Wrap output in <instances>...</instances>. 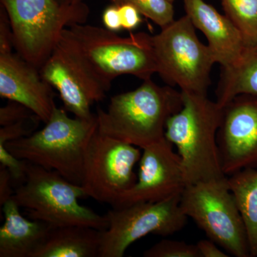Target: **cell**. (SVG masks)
<instances>
[{"mask_svg": "<svg viewBox=\"0 0 257 257\" xmlns=\"http://www.w3.org/2000/svg\"><path fill=\"white\" fill-rule=\"evenodd\" d=\"M15 192L11 174L6 167L0 165V205L12 199Z\"/></svg>", "mask_w": 257, "mask_h": 257, "instance_id": "28", "label": "cell"}, {"mask_svg": "<svg viewBox=\"0 0 257 257\" xmlns=\"http://www.w3.org/2000/svg\"><path fill=\"white\" fill-rule=\"evenodd\" d=\"M186 15L196 29L204 34L207 45L221 67L237 62L246 50L239 29L204 0H184Z\"/></svg>", "mask_w": 257, "mask_h": 257, "instance_id": "14", "label": "cell"}, {"mask_svg": "<svg viewBox=\"0 0 257 257\" xmlns=\"http://www.w3.org/2000/svg\"><path fill=\"white\" fill-rule=\"evenodd\" d=\"M180 207L209 239L229 254L251 257L246 225L227 177L186 186L181 194Z\"/></svg>", "mask_w": 257, "mask_h": 257, "instance_id": "8", "label": "cell"}, {"mask_svg": "<svg viewBox=\"0 0 257 257\" xmlns=\"http://www.w3.org/2000/svg\"><path fill=\"white\" fill-rule=\"evenodd\" d=\"M85 197L82 186L55 171L29 163L26 179L15 189L12 199L27 211L30 219L52 228L83 226L104 231L109 226L106 215L81 205L79 199Z\"/></svg>", "mask_w": 257, "mask_h": 257, "instance_id": "6", "label": "cell"}, {"mask_svg": "<svg viewBox=\"0 0 257 257\" xmlns=\"http://www.w3.org/2000/svg\"><path fill=\"white\" fill-rule=\"evenodd\" d=\"M145 257H201L196 244L163 239L147 249Z\"/></svg>", "mask_w": 257, "mask_h": 257, "instance_id": "22", "label": "cell"}, {"mask_svg": "<svg viewBox=\"0 0 257 257\" xmlns=\"http://www.w3.org/2000/svg\"><path fill=\"white\" fill-rule=\"evenodd\" d=\"M183 103L182 91L147 79L135 90L112 96L107 110L98 108V130L143 149L165 138L167 121Z\"/></svg>", "mask_w": 257, "mask_h": 257, "instance_id": "3", "label": "cell"}, {"mask_svg": "<svg viewBox=\"0 0 257 257\" xmlns=\"http://www.w3.org/2000/svg\"><path fill=\"white\" fill-rule=\"evenodd\" d=\"M82 74L96 102L102 101L115 78L131 74L147 80L157 73L152 36L123 37L107 29L77 24L64 29L57 45Z\"/></svg>", "mask_w": 257, "mask_h": 257, "instance_id": "1", "label": "cell"}, {"mask_svg": "<svg viewBox=\"0 0 257 257\" xmlns=\"http://www.w3.org/2000/svg\"><path fill=\"white\" fill-rule=\"evenodd\" d=\"M29 162L13 155L3 144H0V165L11 174L15 189L24 183L28 175Z\"/></svg>", "mask_w": 257, "mask_h": 257, "instance_id": "23", "label": "cell"}, {"mask_svg": "<svg viewBox=\"0 0 257 257\" xmlns=\"http://www.w3.org/2000/svg\"><path fill=\"white\" fill-rule=\"evenodd\" d=\"M103 23L106 29L112 32L119 31L121 27L119 7L112 5L104 10L102 15Z\"/></svg>", "mask_w": 257, "mask_h": 257, "instance_id": "29", "label": "cell"}, {"mask_svg": "<svg viewBox=\"0 0 257 257\" xmlns=\"http://www.w3.org/2000/svg\"><path fill=\"white\" fill-rule=\"evenodd\" d=\"M157 73L183 92L207 94L215 59L199 40L188 15L175 20L152 36Z\"/></svg>", "mask_w": 257, "mask_h": 257, "instance_id": "7", "label": "cell"}, {"mask_svg": "<svg viewBox=\"0 0 257 257\" xmlns=\"http://www.w3.org/2000/svg\"><path fill=\"white\" fill-rule=\"evenodd\" d=\"M169 2H170V3H173L175 1V0H168Z\"/></svg>", "mask_w": 257, "mask_h": 257, "instance_id": "32", "label": "cell"}, {"mask_svg": "<svg viewBox=\"0 0 257 257\" xmlns=\"http://www.w3.org/2000/svg\"><path fill=\"white\" fill-rule=\"evenodd\" d=\"M9 18L18 55L40 70L58 45L64 29L84 24L89 8L84 3L57 0H1Z\"/></svg>", "mask_w": 257, "mask_h": 257, "instance_id": "5", "label": "cell"}, {"mask_svg": "<svg viewBox=\"0 0 257 257\" xmlns=\"http://www.w3.org/2000/svg\"><path fill=\"white\" fill-rule=\"evenodd\" d=\"M2 209L5 222L0 227V257H33L53 228L42 221L26 219L12 199Z\"/></svg>", "mask_w": 257, "mask_h": 257, "instance_id": "16", "label": "cell"}, {"mask_svg": "<svg viewBox=\"0 0 257 257\" xmlns=\"http://www.w3.org/2000/svg\"><path fill=\"white\" fill-rule=\"evenodd\" d=\"M240 94L257 96V48L246 49L237 62L221 67L216 102L223 107Z\"/></svg>", "mask_w": 257, "mask_h": 257, "instance_id": "18", "label": "cell"}, {"mask_svg": "<svg viewBox=\"0 0 257 257\" xmlns=\"http://www.w3.org/2000/svg\"><path fill=\"white\" fill-rule=\"evenodd\" d=\"M181 195L156 202H138L105 214L109 226L102 231L99 257H122L128 246L150 234L170 236L183 229L187 217Z\"/></svg>", "mask_w": 257, "mask_h": 257, "instance_id": "9", "label": "cell"}, {"mask_svg": "<svg viewBox=\"0 0 257 257\" xmlns=\"http://www.w3.org/2000/svg\"><path fill=\"white\" fill-rule=\"evenodd\" d=\"M217 143L226 176L257 168V96L240 94L223 106Z\"/></svg>", "mask_w": 257, "mask_h": 257, "instance_id": "12", "label": "cell"}, {"mask_svg": "<svg viewBox=\"0 0 257 257\" xmlns=\"http://www.w3.org/2000/svg\"><path fill=\"white\" fill-rule=\"evenodd\" d=\"M225 15L239 29L246 49L257 48V0H222Z\"/></svg>", "mask_w": 257, "mask_h": 257, "instance_id": "20", "label": "cell"}, {"mask_svg": "<svg viewBox=\"0 0 257 257\" xmlns=\"http://www.w3.org/2000/svg\"><path fill=\"white\" fill-rule=\"evenodd\" d=\"M0 96L27 106L45 124L57 106L38 69L12 52L0 53Z\"/></svg>", "mask_w": 257, "mask_h": 257, "instance_id": "13", "label": "cell"}, {"mask_svg": "<svg viewBox=\"0 0 257 257\" xmlns=\"http://www.w3.org/2000/svg\"><path fill=\"white\" fill-rule=\"evenodd\" d=\"M57 1L64 5H75L83 3L84 0H57Z\"/></svg>", "mask_w": 257, "mask_h": 257, "instance_id": "31", "label": "cell"}, {"mask_svg": "<svg viewBox=\"0 0 257 257\" xmlns=\"http://www.w3.org/2000/svg\"><path fill=\"white\" fill-rule=\"evenodd\" d=\"M230 191L234 196L246 231L251 257L257 256V170L243 169L227 176Z\"/></svg>", "mask_w": 257, "mask_h": 257, "instance_id": "19", "label": "cell"}, {"mask_svg": "<svg viewBox=\"0 0 257 257\" xmlns=\"http://www.w3.org/2000/svg\"><path fill=\"white\" fill-rule=\"evenodd\" d=\"M32 115L33 113L27 106L17 101L9 100L6 105L0 109V125L5 126L15 124Z\"/></svg>", "mask_w": 257, "mask_h": 257, "instance_id": "25", "label": "cell"}, {"mask_svg": "<svg viewBox=\"0 0 257 257\" xmlns=\"http://www.w3.org/2000/svg\"><path fill=\"white\" fill-rule=\"evenodd\" d=\"M102 231L83 226L53 228L33 257H99Z\"/></svg>", "mask_w": 257, "mask_h": 257, "instance_id": "17", "label": "cell"}, {"mask_svg": "<svg viewBox=\"0 0 257 257\" xmlns=\"http://www.w3.org/2000/svg\"><path fill=\"white\" fill-rule=\"evenodd\" d=\"M201 257H228L227 253L218 247V245L211 240L203 239L196 243Z\"/></svg>", "mask_w": 257, "mask_h": 257, "instance_id": "30", "label": "cell"}, {"mask_svg": "<svg viewBox=\"0 0 257 257\" xmlns=\"http://www.w3.org/2000/svg\"><path fill=\"white\" fill-rule=\"evenodd\" d=\"M97 128L96 114L89 119L71 118L56 106L42 130L3 145L20 160L55 171L81 186L86 148Z\"/></svg>", "mask_w": 257, "mask_h": 257, "instance_id": "4", "label": "cell"}, {"mask_svg": "<svg viewBox=\"0 0 257 257\" xmlns=\"http://www.w3.org/2000/svg\"><path fill=\"white\" fill-rule=\"evenodd\" d=\"M40 121L41 120L34 114L15 124L2 126L0 128V144L30 136L35 133Z\"/></svg>", "mask_w": 257, "mask_h": 257, "instance_id": "24", "label": "cell"}, {"mask_svg": "<svg viewBox=\"0 0 257 257\" xmlns=\"http://www.w3.org/2000/svg\"><path fill=\"white\" fill-rule=\"evenodd\" d=\"M40 72L42 79L57 89L64 107L75 117L89 119L94 116L91 111V106L96 102L92 89L58 47Z\"/></svg>", "mask_w": 257, "mask_h": 257, "instance_id": "15", "label": "cell"}, {"mask_svg": "<svg viewBox=\"0 0 257 257\" xmlns=\"http://www.w3.org/2000/svg\"><path fill=\"white\" fill-rule=\"evenodd\" d=\"M113 5L128 4L135 7L140 14L165 28L175 21L173 4L168 0H111Z\"/></svg>", "mask_w": 257, "mask_h": 257, "instance_id": "21", "label": "cell"}, {"mask_svg": "<svg viewBox=\"0 0 257 257\" xmlns=\"http://www.w3.org/2000/svg\"><path fill=\"white\" fill-rule=\"evenodd\" d=\"M174 145L164 138L142 149L138 180L121 194L112 209H119L138 202H156L181 195L185 179L180 157Z\"/></svg>", "mask_w": 257, "mask_h": 257, "instance_id": "11", "label": "cell"}, {"mask_svg": "<svg viewBox=\"0 0 257 257\" xmlns=\"http://www.w3.org/2000/svg\"><path fill=\"white\" fill-rule=\"evenodd\" d=\"M140 147L96 130L84 154L82 187L87 197L112 207L136 183L134 168L140 162Z\"/></svg>", "mask_w": 257, "mask_h": 257, "instance_id": "10", "label": "cell"}, {"mask_svg": "<svg viewBox=\"0 0 257 257\" xmlns=\"http://www.w3.org/2000/svg\"><path fill=\"white\" fill-rule=\"evenodd\" d=\"M13 45V31L9 18L3 7L0 14V53L11 52Z\"/></svg>", "mask_w": 257, "mask_h": 257, "instance_id": "26", "label": "cell"}, {"mask_svg": "<svg viewBox=\"0 0 257 257\" xmlns=\"http://www.w3.org/2000/svg\"><path fill=\"white\" fill-rule=\"evenodd\" d=\"M119 11L121 27L128 31L135 30L142 23L141 14L135 7L128 4L120 5Z\"/></svg>", "mask_w": 257, "mask_h": 257, "instance_id": "27", "label": "cell"}, {"mask_svg": "<svg viewBox=\"0 0 257 257\" xmlns=\"http://www.w3.org/2000/svg\"><path fill=\"white\" fill-rule=\"evenodd\" d=\"M182 92L183 106L167 121L165 137L177 147L186 184L226 178L217 143L222 107L207 94Z\"/></svg>", "mask_w": 257, "mask_h": 257, "instance_id": "2", "label": "cell"}]
</instances>
